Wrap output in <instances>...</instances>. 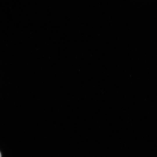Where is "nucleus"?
<instances>
[{"label":"nucleus","instance_id":"obj_1","mask_svg":"<svg viewBox=\"0 0 157 157\" xmlns=\"http://www.w3.org/2000/svg\"><path fill=\"white\" fill-rule=\"evenodd\" d=\"M0 157H1V154L0 152Z\"/></svg>","mask_w":157,"mask_h":157}]
</instances>
